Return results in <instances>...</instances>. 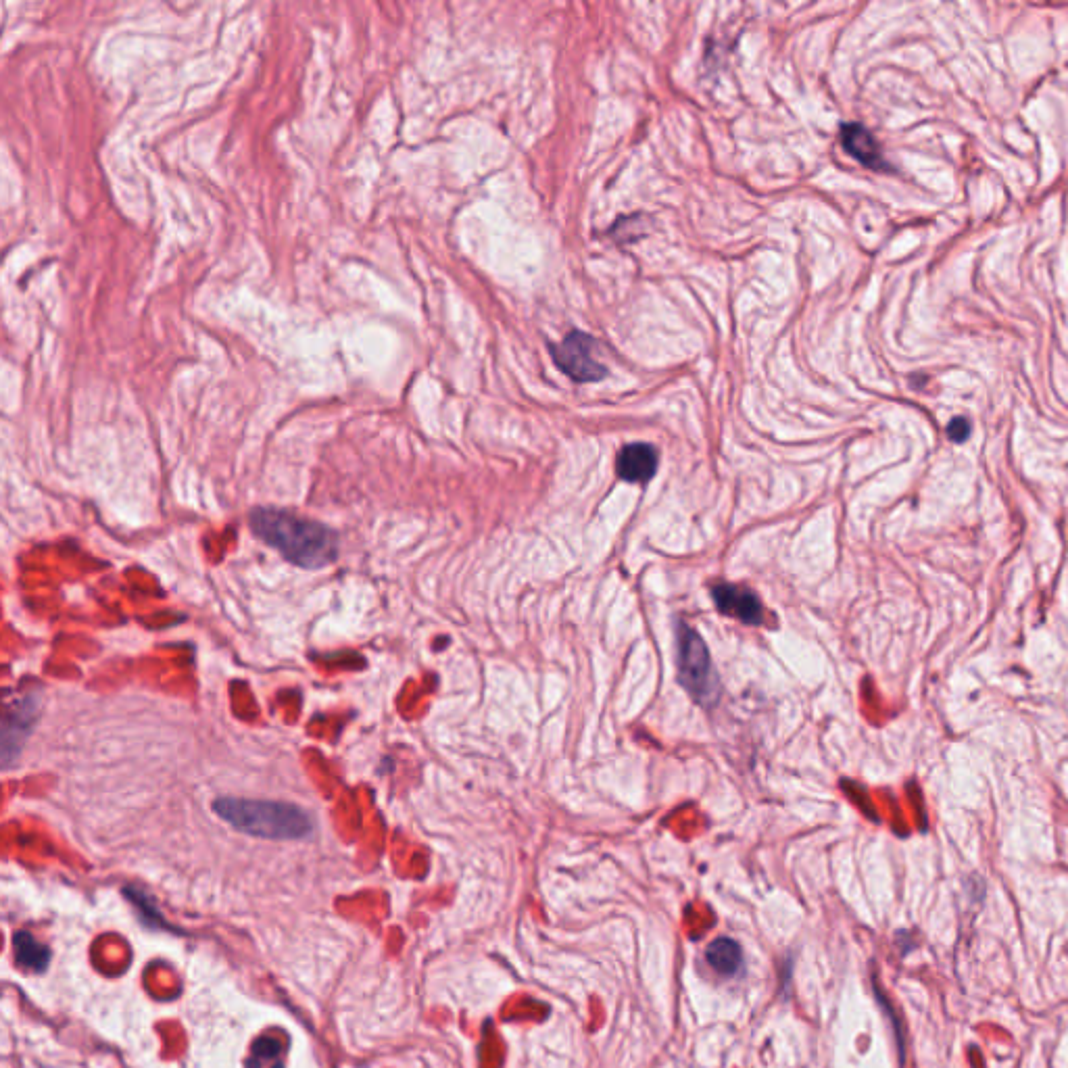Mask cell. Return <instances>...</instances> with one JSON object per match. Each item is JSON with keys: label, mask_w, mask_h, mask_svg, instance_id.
Returning a JSON list of instances; mask_svg holds the SVG:
<instances>
[{"label": "cell", "mask_w": 1068, "mask_h": 1068, "mask_svg": "<svg viewBox=\"0 0 1068 1068\" xmlns=\"http://www.w3.org/2000/svg\"><path fill=\"white\" fill-rule=\"evenodd\" d=\"M13 948H15V962L23 970H32V973H44V970L48 968V964H51V950H48L44 943H40L34 935H30L26 931L15 933Z\"/></svg>", "instance_id": "9c48e42d"}, {"label": "cell", "mask_w": 1068, "mask_h": 1068, "mask_svg": "<svg viewBox=\"0 0 1068 1068\" xmlns=\"http://www.w3.org/2000/svg\"><path fill=\"white\" fill-rule=\"evenodd\" d=\"M948 434H950V439H952V441H956V443H964V441L968 439V434H970V424H968V420H964V418H956V420H952L950 426H948Z\"/></svg>", "instance_id": "7c38bea8"}, {"label": "cell", "mask_w": 1068, "mask_h": 1068, "mask_svg": "<svg viewBox=\"0 0 1068 1068\" xmlns=\"http://www.w3.org/2000/svg\"><path fill=\"white\" fill-rule=\"evenodd\" d=\"M616 470L626 482H647L658 470V451L647 443L626 445L618 455Z\"/></svg>", "instance_id": "52a82bcc"}, {"label": "cell", "mask_w": 1068, "mask_h": 1068, "mask_svg": "<svg viewBox=\"0 0 1068 1068\" xmlns=\"http://www.w3.org/2000/svg\"><path fill=\"white\" fill-rule=\"evenodd\" d=\"M213 812L238 833L270 841H297L313 831L311 816L288 801L220 797Z\"/></svg>", "instance_id": "7a4b0ae2"}, {"label": "cell", "mask_w": 1068, "mask_h": 1068, "mask_svg": "<svg viewBox=\"0 0 1068 1068\" xmlns=\"http://www.w3.org/2000/svg\"><path fill=\"white\" fill-rule=\"evenodd\" d=\"M38 714V697L28 695L23 699H17L15 706H11L3 720V760L5 768L11 766V760H15L21 751V745L26 743L28 735L32 733V726L36 722Z\"/></svg>", "instance_id": "5b68a950"}, {"label": "cell", "mask_w": 1068, "mask_h": 1068, "mask_svg": "<svg viewBox=\"0 0 1068 1068\" xmlns=\"http://www.w3.org/2000/svg\"><path fill=\"white\" fill-rule=\"evenodd\" d=\"M249 522L259 541L303 570H322L336 562L338 534L320 522L276 507L253 509Z\"/></svg>", "instance_id": "6da1fadb"}, {"label": "cell", "mask_w": 1068, "mask_h": 1068, "mask_svg": "<svg viewBox=\"0 0 1068 1068\" xmlns=\"http://www.w3.org/2000/svg\"><path fill=\"white\" fill-rule=\"evenodd\" d=\"M597 343L582 332L568 334L564 341L553 349L555 363L576 382H597L605 378L608 370L595 359Z\"/></svg>", "instance_id": "277c9868"}, {"label": "cell", "mask_w": 1068, "mask_h": 1068, "mask_svg": "<svg viewBox=\"0 0 1068 1068\" xmlns=\"http://www.w3.org/2000/svg\"><path fill=\"white\" fill-rule=\"evenodd\" d=\"M706 958H708L710 966L716 970V973H720L724 977H735V975L741 973L743 950H741V945L737 941H733V939H728V937L714 939L708 945Z\"/></svg>", "instance_id": "30bf717a"}, {"label": "cell", "mask_w": 1068, "mask_h": 1068, "mask_svg": "<svg viewBox=\"0 0 1068 1068\" xmlns=\"http://www.w3.org/2000/svg\"><path fill=\"white\" fill-rule=\"evenodd\" d=\"M124 893H126V897H130L132 906H136V908L140 910L142 920H147V925H149V927H165V922H163L161 914L157 912L153 900H151V897H149L147 893H142V891L136 889V887H128V889H124Z\"/></svg>", "instance_id": "8fae6325"}, {"label": "cell", "mask_w": 1068, "mask_h": 1068, "mask_svg": "<svg viewBox=\"0 0 1068 1068\" xmlns=\"http://www.w3.org/2000/svg\"><path fill=\"white\" fill-rule=\"evenodd\" d=\"M841 144L845 151L860 163L872 169H887V161L881 155L879 142L862 124H845L841 128Z\"/></svg>", "instance_id": "ba28073f"}, {"label": "cell", "mask_w": 1068, "mask_h": 1068, "mask_svg": "<svg viewBox=\"0 0 1068 1068\" xmlns=\"http://www.w3.org/2000/svg\"><path fill=\"white\" fill-rule=\"evenodd\" d=\"M712 597L718 605V610L726 616L737 618L751 626H758L764 620L762 601L749 589H743L737 585H726V582H722V585H716L712 589Z\"/></svg>", "instance_id": "8992f818"}, {"label": "cell", "mask_w": 1068, "mask_h": 1068, "mask_svg": "<svg viewBox=\"0 0 1068 1068\" xmlns=\"http://www.w3.org/2000/svg\"><path fill=\"white\" fill-rule=\"evenodd\" d=\"M676 668L678 683L687 689V693L701 706H714L718 699V678L710 651L703 639L685 622L676 628Z\"/></svg>", "instance_id": "3957f363"}]
</instances>
